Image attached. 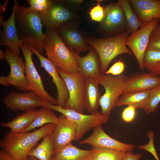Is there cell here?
I'll return each instance as SVG.
<instances>
[{"mask_svg":"<svg viewBox=\"0 0 160 160\" xmlns=\"http://www.w3.org/2000/svg\"><path fill=\"white\" fill-rule=\"evenodd\" d=\"M55 126L48 124L31 132H10L1 140L0 147L13 160H25L37 143L46 135L52 133Z\"/></svg>","mask_w":160,"mask_h":160,"instance_id":"obj_1","label":"cell"},{"mask_svg":"<svg viewBox=\"0 0 160 160\" xmlns=\"http://www.w3.org/2000/svg\"><path fill=\"white\" fill-rule=\"evenodd\" d=\"M17 28L21 44L42 54L45 36L39 13L19 5L15 14Z\"/></svg>","mask_w":160,"mask_h":160,"instance_id":"obj_2","label":"cell"},{"mask_svg":"<svg viewBox=\"0 0 160 160\" xmlns=\"http://www.w3.org/2000/svg\"><path fill=\"white\" fill-rule=\"evenodd\" d=\"M44 48L45 54L58 68L64 71L79 72L76 52L66 45L55 29L46 30Z\"/></svg>","mask_w":160,"mask_h":160,"instance_id":"obj_3","label":"cell"},{"mask_svg":"<svg viewBox=\"0 0 160 160\" xmlns=\"http://www.w3.org/2000/svg\"><path fill=\"white\" fill-rule=\"evenodd\" d=\"M129 34L126 31L120 34L105 38L85 39L87 44L94 49L98 55L101 73H104L110 63L119 55L123 54H133L125 44L126 39Z\"/></svg>","mask_w":160,"mask_h":160,"instance_id":"obj_4","label":"cell"},{"mask_svg":"<svg viewBox=\"0 0 160 160\" xmlns=\"http://www.w3.org/2000/svg\"><path fill=\"white\" fill-rule=\"evenodd\" d=\"M42 105V107L48 108L64 115L76 124L77 133L74 141L79 140L90 129L106 123L109 119V116L103 114L101 112L98 111L90 115H85L43 100Z\"/></svg>","mask_w":160,"mask_h":160,"instance_id":"obj_5","label":"cell"},{"mask_svg":"<svg viewBox=\"0 0 160 160\" xmlns=\"http://www.w3.org/2000/svg\"><path fill=\"white\" fill-rule=\"evenodd\" d=\"M127 78L123 73L113 76L101 73L98 81L105 90L99 103L103 114L109 116L112 110L116 106L119 99L124 92Z\"/></svg>","mask_w":160,"mask_h":160,"instance_id":"obj_6","label":"cell"},{"mask_svg":"<svg viewBox=\"0 0 160 160\" xmlns=\"http://www.w3.org/2000/svg\"><path fill=\"white\" fill-rule=\"evenodd\" d=\"M60 76L64 79L69 93V98L63 108L84 114V76L79 72L70 73L57 68Z\"/></svg>","mask_w":160,"mask_h":160,"instance_id":"obj_7","label":"cell"},{"mask_svg":"<svg viewBox=\"0 0 160 160\" xmlns=\"http://www.w3.org/2000/svg\"><path fill=\"white\" fill-rule=\"evenodd\" d=\"M6 60L10 67L9 75L0 78V84L7 86L12 85L18 89L24 92L31 90L25 73V62L22 58L5 47Z\"/></svg>","mask_w":160,"mask_h":160,"instance_id":"obj_8","label":"cell"},{"mask_svg":"<svg viewBox=\"0 0 160 160\" xmlns=\"http://www.w3.org/2000/svg\"><path fill=\"white\" fill-rule=\"evenodd\" d=\"M20 49L25 60V73L31 90L36 93L43 100L57 105V99L49 95L44 88L41 77L33 63V53L31 50L25 43L21 44Z\"/></svg>","mask_w":160,"mask_h":160,"instance_id":"obj_9","label":"cell"},{"mask_svg":"<svg viewBox=\"0 0 160 160\" xmlns=\"http://www.w3.org/2000/svg\"><path fill=\"white\" fill-rule=\"evenodd\" d=\"M160 21L156 18L144 25L137 31L128 36L125 44L135 55L140 70L143 71V61L144 55L148 47L151 33Z\"/></svg>","mask_w":160,"mask_h":160,"instance_id":"obj_10","label":"cell"},{"mask_svg":"<svg viewBox=\"0 0 160 160\" xmlns=\"http://www.w3.org/2000/svg\"><path fill=\"white\" fill-rule=\"evenodd\" d=\"M104 9V16L100 27L101 32L105 35H112L125 31L126 27L124 13L117 2L109 4Z\"/></svg>","mask_w":160,"mask_h":160,"instance_id":"obj_11","label":"cell"},{"mask_svg":"<svg viewBox=\"0 0 160 160\" xmlns=\"http://www.w3.org/2000/svg\"><path fill=\"white\" fill-rule=\"evenodd\" d=\"M43 25L46 30H56L72 20V12L63 1H54L45 12L39 13Z\"/></svg>","mask_w":160,"mask_h":160,"instance_id":"obj_12","label":"cell"},{"mask_svg":"<svg viewBox=\"0 0 160 160\" xmlns=\"http://www.w3.org/2000/svg\"><path fill=\"white\" fill-rule=\"evenodd\" d=\"M42 101L38 95L30 90L25 93L10 92L4 98L3 102L11 110L25 112L42 107Z\"/></svg>","mask_w":160,"mask_h":160,"instance_id":"obj_13","label":"cell"},{"mask_svg":"<svg viewBox=\"0 0 160 160\" xmlns=\"http://www.w3.org/2000/svg\"><path fill=\"white\" fill-rule=\"evenodd\" d=\"M19 4L18 1L14 0L12 11L9 19L6 21L3 20V17L0 18V23L3 27L0 41V45H4L16 54L20 55L21 44L17 28L15 14Z\"/></svg>","mask_w":160,"mask_h":160,"instance_id":"obj_14","label":"cell"},{"mask_svg":"<svg viewBox=\"0 0 160 160\" xmlns=\"http://www.w3.org/2000/svg\"><path fill=\"white\" fill-rule=\"evenodd\" d=\"M77 133L76 124L65 116L61 114L52 133L54 152L71 143Z\"/></svg>","mask_w":160,"mask_h":160,"instance_id":"obj_15","label":"cell"},{"mask_svg":"<svg viewBox=\"0 0 160 160\" xmlns=\"http://www.w3.org/2000/svg\"><path fill=\"white\" fill-rule=\"evenodd\" d=\"M80 145L88 144L93 147L113 148L126 152L132 151L134 145L127 144L118 141L106 134L102 128V125L94 128L92 134L87 138L81 140Z\"/></svg>","mask_w":160,"mask_h":160,"instance_id":"obj_16","label":"cell"},{"mask_svg":"<svg viewBox=\"0 0 160 160\" xmlns=\"http://www.w3.org/2000/svg\"><path fill=\"white\" fill-rule=\"evenodd\" d=\"M31 49L38 57L41 66L52 78V82L55 84L57 90V105L64 108L69 98V93L64 80L59 74L56 66L48 58L34 49Z\"/></svg>","mask_w":160,"mask_h":160,"instance_id":"obj_17","label":"cell"},{"mask_svg":"<svg viewBox=\"0 0 160 160\" xmlns=\"http://www.w3.org/2000/svg\"><path fill=\"white\" fill-rule=\"evenodd\" d=\"M160 85V76L150 72L135 73L127 77L124 92L149 90Z\"/></svg>","mask_w":160,"mask_h":160,"instance_id":"obj_18","label":"cell"},{"mask_svg":"<svg viewBox=\"0 0 160 160\" xmlns=\"http://www.w3.org/2000/svg\"><path fill=\"white\" fill-rule=\"evenodd\" d=\"M135 12L146 24L156 18L160 21V0H129Z\"/></svg>","mask_w":160,"mask_h":160,"instance_id":"obj_19","label":"cell"},{"mask_svg":"<svg viewBox=\"0 0 160 160\" xmlns=\"http://www.w3.org/2000/svg\"><path fill=\"white\" fill-rule=\"evenodd\" d=\"M67 23L58 28L57 33L70 49L77 52H85L89 49L85 39L77 29Z\"/></svg>","mask_w":160,"mask_h":160,"instance_id":"obj_20","label":"cell"},{"mask_svg":"<svg viewBox=\"0 0 160 160\" xmlns=\"http://www.w3.org/2000/svg\"><path fill=\"white\" fill-rule=\"evenodd\" d=\"M89 50L84 56L81 57L76 54L79 71L84 76L91 77L98 81L101 73L100 60L95 50L92 48Z\"/></svg>","mask_w":160,"mask_h":160,"instance_id":"obj_21","label":"cell"},{"mask_svg":"<svg viewBox=\"0 0 160 160\" xmlns=\"http://www.w3.org/2000/svg\"><path fill=\"white\" fill-rule=\"evenodd\" d=\"M85 85L84 95V109L90 114L98 111L101 97L98 81L93 78L84 76Z\"/></svg>","mask_w":160,"mask_h":160,"instance_id":"obj_22","label":"cell"},{"mask_svg":"<svg viewBox=\"0 0 160 160\" xmlns=\"http://www.w3.org/2000/svg\"><path fill=\"white\" fill-rule=\"evenodd\" d=\"M92 154V149H81L71 143L54 152L51 160H90Z\"/></svg>","mask_w":160,"mask_h":160,"instance_id":"obj_23","label":"cell"},{"mask_svg":"<svg viewBox=\"0 0 160 160\" xmlns=\"http://www.w3.org/2000/svg\"><path fill=\"white\" fill-rule=\"evenodd\" d=\"M37 111L35 109L26 111L10 121L1 123V125L2 127L9 128L11 133H18L23 132L35 119Z\"/></svg>","mask_w":160,"mask_h":160,"instance_id":"obj_24","label":"cell"},{"mask_svg":"<svg viewBox=\"0 0 160 160\" xmlns=\"http://www.w3.org/2000/svg\"><path fill=\"white\" fill-rule=\"evenodd\" d=\"M117 3L124 12L126 31L129 34L134 33L143 26V23L135 13L129 0H119Z\"/></svg>","mask_w":160,"mask_h":160,"instance_id":"obj_25","label":"cell"},{"mask_svg":"<svg viewBox=\"0 0 160 160\" xmlns=\"http://www.w3.org/2000/svg\"><path fill=\"white\" fill-rule=\"evenodd\" d=\"M151 90L140 92H126L122 94L117 103L116 106H132L136 109L141 108L145 105Z\"/></svg>","mask_w":160,"mask_h":160,"instance_id":"obj_26","label":"cell"},{"mask_svg":"<svg viewBox=\"0 0 160 160\" xmlns=\"http://www.w3.org/2000/svg\"><path fill=\"white\" fill-rule=\"evenodd\" d=\"M54 151L52 133L49 134L45 136L39 144L31 151L29 156L34 157L39 160H51Z\"/></svg>","mask_w":160,"mask_h":160,"instance_id":"obj_27","label":"cell"},{"mask_svg":"<svg viewBox=\"0 0 160 160\" xmlns=\"http://www.w3.org/2000/svg\"><path fill=\"white\" fill-rule=\"evenodd\" d=\"M53 111L46 107H42L37 111L35 119L23 132H29L36 128L42 127L48 124H56L58 121V118Z\"/></svg>","mask_w":160,"mask_h":160,"instance_id":"obj_28","label":"cell"},{"mask_svg":"<svg viewBox=\"0 0 160 160\" xmlns=\"http://www.w3.org/2000/svg\"><path fill=\"white\" fill-rule=\"evenodd\" d=\"M90 160H123L126 152L113 148L93 147Z\"/></svg>","mask_w":160,"mask_h":160,"instance_id":"obj_29","label":"cell"},{"mask_svg":"<svg viewBox=\"0 0 160 160\" xmlns=\"http://www.w3.org/2000/svg\"><path fill=\"white\" fill-rule=\"evenodd\" d=\"M143 67L150 73L160 76V51L147 47L144 55Z\"/></svg>","mask_w":160,"mask_h":160,"instance_id":"obj_30","label":"cell"},{"mask_svg":"<svg viewBox=\"0 0 160 160\" xmlns=\"http://www.w3.org/2000/svg\"><path fill=\"white\" fill-rule=\"evenodd\" d=\"M160 103V85L151 90L147 100L141 108L147 114L156 112Z\"/></svg>","mask_w":160,"mask_h":160,"instance_id":"obj_31","label":"cell"},{"mask_svg":"<svg viewBox=\"0 0 160 160\" xmlns=\"http://www.w3.org/2000/svg\"><path fill=\"white\" fill-rule=\"evenodd\" d=\"M27 1L30 5L29 7L30 9L39 13H42L48 9L53 0H28Z\"/></svg>","mask_w":160,"mask_h":160,"instance_id":"obj_32","label":"cell"},{"mask_svg":"<svg viewBox=\"0 0 160 160\" xmlns=\"http://www.w3.org/2000/svg\"><path fill=\"white\" fill-rule=\"evenodd\" d=\"M148 47L160 51V24H158L151 34Z\"/></svg>","mask_w":160,"mask_h":160,"instance_id":"obj_33","label":"cell"},{"mask_svg":"<svg viewBox=\"0 0 160 160\" xmlns=\"http://www.w3.org/2000/svg\"><path fill=\"white\" fill-rule=\"evenodd\" d=\"M102 0H97V4L90 10V16L92 20L101 22L104 15V9L100 4Z\"/></svg>","mask_w":160,"mask_h":160,"instance_id":"obj_34","label":"cell"},{"mask_svg":"<svg viewBox=\"0 0 160 160\" xmlns=\"http://www.w3.org/2000/svg\"><path fill=\"white\" fill-rule=\"evenodd\" d=\"M147 136L148 137V143L144 145H139L138 148L146 151L151 154L156 160L159 159V158L154 147V133L153 131H149Z\"/></svg>","mask_w":160,"mask_h":160,"instance_id":"obj_35","label":"cell"},{"mask_svg":"<svg viewBox=\"0 0 160 160\" xmlns=\"http://www.w3.org/2000/svg\"><path fill=\"white\" fill-rule=\"evenodd\" d=\"M124 68V64L120 59L112 65L108 70L105 72L104 74L117 76L122 74Z\"/></svg>","mask_w":160,"mask_h":160,"instance_id":"obj_36","label":"cell"},{"mask_svg":"<svg viewBox=\"0 0 160 160\" xmlns=\"http://www.w3.org/2000/svg\"><path fill=\"white\" fill-rule=\"evenodd\" d=\"M136 108L132 106H128L123 111L121 118L124 121L127 123L132 122L134 119Z\"/></svg>","mask_w":160,"mask_h":160,"instance_id":"obj_37","label":"cell"},{"mask_svg":"<svg viewBox=\"0 0 160 160\" xmlns=\"http://www.w3.org/2000/svg\"><path fill=\"white\" fill-rule=\"evenodd\" d=\"M142 153L134 154L132 151L126 152L123 160H139L143 156Z\"/></svg>","mask_w":160,"mask_h":160,"instance_id":"obj_38","label":"cell"},{"mask_svg":"<svg viewBox=\"0 0 160 160\" xmlns=\"http://www.w3.org/2000/svg\"><path fill=\"white\" fill-rule=\"evenodd\" d=\"M63 1L67 5H79L82 3L83 0H63Z\"/></svg>","mask_w":160,"mask_h":160,"instance_id":"obj_39","label":"cell"},{"mask_svg":"<svg viewBox=\"0 0 160 160\" xmlns=\"http://www.w3.org/2000/svg\"><path fill=\"white\" fill-rule=\"evenodd\" d=\"M0 160H13L4 151H0Z\"/></svg>","mask_w":160,"mask_h":160,"instance_id":"obj_40","label":"cell"},{"mask_svg":"<svg viewBox=\"0 0 160 160\" xmlns=\"http://www.w3.org/2000/svg\"><path fill=\"white\" fill-rule=\"evenodd\" d=\"M6 56L5 52L0 49V59L1 60L6 59Z\"/></svg>","mask_w":160,"mask_h":160,"instance_id":"obj_41","label":"cell"},{"mask_svg":"<svg viewBox=\"0 0 160 160\" xmlns=\"http://www.w3.org/2000/svg\"><path fill=\"white\" fill-rule=\"evenodd\" d=\"M28 158L29 160H39L36 157L32 156H29Z\"/></svg>","mask_w":160,"mask_h":160,"instance_id":"obj_42","label":"cell"},{"mask_svg":"<svg viewBox=\"0 0 160 160\" xmlns=\"http://www.w3.org/2000/svg\"><path fill=\"white\" fill-rule=\"evenodd\" d=\"M25 160H29V159L28 158H28H27Z\"/></svg>","mask_w":160,"mask_h":160,"instance_id":"obj_43","label":"cell"},{"mask_svg":"<svg viewBox=\"0 0 160 160\" xmlns=\"http://www.w3.org/2000/svg\"><path fill=\"white\" fill-rule=\"evenodd\" d=\"M160 160V159H159V160Z\"/></svg>","mask_w":160,"mask_h":160,"instance_id":"obj_44","label":"cell"}]
</instances>
